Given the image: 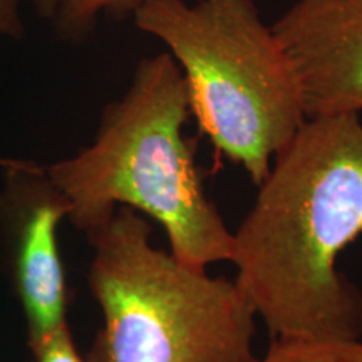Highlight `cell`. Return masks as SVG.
<instances>
[{"label":"cell","instance_id":"cell-3","mask_svg":"<svg viewBox=\"0 0 362 362\" xmlns=\"http://www.w3.org/2000/svg\"><path fill=\"white\" fill-rule=\"evenodd\" d=\"M88 285L103 325L86 362H248L257 314L238 284L153 245L128 206L86 235Z\"/></svg>","mask_w":362,"mask_h":362},{"label":"cell","instance_id":"cell-5","mask_svg":"<svg viewBox=\"0 0 362 362\" xmlns=\"http://www.w3.org/2000/svg\"><path fill=\"white\" fill-rule=\"evenodd\" d=\"M0 185V270L24 314L27 346L69 324V292L59 252L66 198L45 165L13 158Z\"/></svg>","mask_w":362,"mask_h":362},{"label":"cell","instance_id":"cell-2","mask_svg":"<svg viewBox=\"0 0 362 362\" xmlns=\"http://www.w3.org/2000/svg\"><path fill=\"white\" fill-rule=\"evenodd\" d=\"M188 88L170 52L146 57L117 101L104 107L94 141L45 165L71 221L88 235L128 206L160 223L170 252L208 269L232 259L233 232L208 198L185 136Z\"/></svg>","mask_w":362,"mask_h":362},{"label":"cell","instance_id":"cell-6","mask_svg":"<svg viewBox=\"0 0 362 362\" xmlns=\"http://www.w3.org/2000/svg\"><path fill=\"white\" fill-rule=\"evenodd\" d=\"M274 29L304 89L307 117L362 112V0H297Z\"/></svg>","mask_w":362,"mask_h":362},{"label":"cell","instance_id":"cell-1","mask_svg":"<svg viewBox=\"0 0 362 362\" xmlns=\"http://www.w3.org/2000/svg\"><path fill=\"white\" fill-rule=\"evenodd\" d=\"M233 232L230 264L272 339L357 342L362 291L337 260L362 235V121L307 117Z\"/></svg>","mask_w":362,"mask_h":362},{"label":"cell","instance_id":"cell-7","mask_svg":"<svg viewBox=\"0 0 362 362\" xmlns=\"http://www.w3.org/2000/svg\"><path fill=\"white\" fill-rule=\"evenodd\" d=\"M359 342H312L272 339L264 356L248 362H356Z\"/></svg>","mask_w":362,"mask_h":362},{"label":"cell","instance_id":"cell-9","mask_svg":"<svg viewBox=\"0 0 362 362\" xmlns=\"http://www.w3.org/2000/svg\"><path fill=\"white\" fill-rule=\"evenodd\" d=\"M30 362H86L76 347L69 324L59 327L42 341L29 344Z\"/></svg>","mask_w":362,"mask_h":362},{"label":"cell","instance_id":"cell-8","mask_svg":"<svg viewBox=\"0 0 362 362\" xmlns=\"http://www.w3.org/2000/svg\"><path fill=\"white\" fill-rule=\"evenodd\" d=\"M143 0H61L56 19L66 37H81L93 29L101 13H133Z\"/></svg>","mask_w":362,"mask_h":362},{"label":"cell","instance_id":"cell-12","mask_svg":"<svg viewBox=\"0 0 362 362\" xmlns=\"http://www.w3.org/2000/svg\"><path fill=\"white\" fill-rule=\"evenodd\" d=\"M356 362H362V341L359 342V347H357V357Z\"/></svg>","mask_w":362,"mask_h":362},{"label":"cell","instance_id":"cell-10","mask_svg":"<svg viewBox=\"0 0 362 362\" xmlns=\"http://www.w3.org/2000/svg\"><path fill=\"white\" fill-rule=\"evenodd\" d=\"M21 0H0V35L19 37L24 33V25L19 12ZM13 158L0 155V168H6Z\"/></svg>","mask_w":362,"mask_h":362},{"label":"cell","instance_id":"cell-4","mask_svg":"<svg viewBox=\"0 0 362 362\" xmlns=\"http://www.w3.org/2000/svg\"><path fill=\"white\" fill-rule=\"evenodd\" d=\"M133 16L178 64L202 133L259 185L307 112L296 64L255 0H143Z\"/></svg>","mask_w":362,"mask_h":362},{"label":"cell","instance_id":"cell-11","mask_svg":"<svg viewBox=\"0 0 362 362\" xmlns=\"http://www.w3.org/2000/svg\"><path fill=\"white\" fill-rule=\"evenodd\" d=\"M33 2L37 12L44 17H56L57 8L61 6V0H33Z\"/></svg>","mask_w":362,"mask_h":362}]
</instances>
